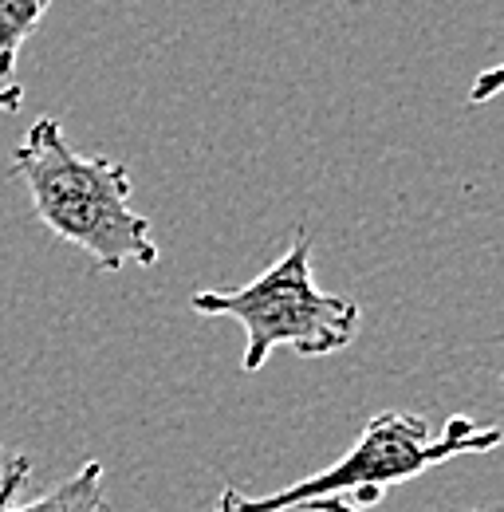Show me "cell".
Wrapping results in <instances>:
<instances>
[{
	"label": "cell",
	"mask_w": 504,
	"mask_h": 512,
	"mask_svg": "<svg viewBox=\"0 0 504 512\" xmlns=\"http://www.w3.org/2000/svg\"><path fill=\"white\" fill-rule=\"evenodd\" d=\"M304 512H375V509H355V505H339V501H323V505H312Z\"/></svg>",
	"instance_id": "52a82bcc"
},
{
	"label": "cell",
	"mask_w": 504,
	"mask_h": 512,
	"mask_svg": "<svg viewBox=\"0 0 504 512\" xmlns=\"http://www.w3.org/2000/svg\"><path fill=\"white\" fill-rule=\"evenodd\" d=\"M48 8L52 0H0V83H12L20 52Z\"/></svg>",
	"instance_id": "5b68a950"
},
{
	"label": "cell",
	"mask_w": 504,
	"mask_h": 512,
	"mask_svg": "<svg viewBox=\"0 0 504 512\" xmlns=\"http://www.w3.org/2000/svg\"><path fill=\"white\" fill-rule=\"evenodd\" d=\"M197 316H229L245 327L241 371L256 375L276 347L296 355H335L351 347L359 331V304L331 296L315 284L312 237L300 229L292 249L276 256L260 276L241 288H205L189 296Z\"/></svg>",
	"instance_id": "3957f363"
},
{
	"label": "cell",
	"mask_w": 504,
	"mask_h": 512,
	"mask_svg": "<svg viewBox=\"0 0 504 512\" xmlns=\"http://www.w3.org/2000/svg\"><path fill=\"white\" fill-rule=\"evenodd\" d=\"M497 446H501V426H477L465 414H453L441 430H434L422 414L382 410L359 430L355 446L339 461L323 465L312 477H300L296 485L264 493V497H249V493L225 485L213 512H304L323 501L371 509L386 489L422 477L426 469H434L441 461L469 457V453H493Z\"/></svg>",
	"instance_id": "7a4b0ae2"
},
{
	"label": "cell",
	"mask_w": 504,
	"mask_h": 512,
	"mask_svg": "<svg viewBox=\"0 0 504 512\" xmlns=\"http://www.w3.org/2000/svg\"><path fill=\"white\" fill-rule=\"evenodd\" d=\"M20 107H24V87L0 83V115H16Z\"/></svg>",
	"instance_id": "8992f818"
},
{
	"label": "cell",
	"mask_w": 504,
	"mask_h": 512,
	"mask_svg": "<svg viewBox=\"0 0 504 512\" xmlns=\"http://www.w3.org/2000/svg\"><path fill=\"white\" fill-rule=\"evenodd\" d=\"M497 83H501V71H489V75L481 79V91H477L473 99H485V95H493V91H497Z\"/></svg>",
	"instance_id": "ba28073f"
},
{
	"label": "cell",
	"mask_w": 504,
	"mask_h": 512,
	"mask_svg": "<svg viewBox=\"0 0 504 512\" xmlns=\"http://www.w3.org/2000/svg\"><path fill=\"white\" fill-rule=\"evenodd\" d=\"M32 461L24 453H8L0 446V512H103V465L99 461H83L75 469V477H67L63 485L48 489L44 497L16 505L12 497H20L24 481H28Z\"/></svg>",
	"instance_id": "277c9868"
},
{
	"label": "cell",
	"mask_w": 504,
	"mask_h": 512,
	"mask_svg": "<svg viewBox=\"0 0 504 512\" xmlns=\"http://www.w3.org/2000/svg\"><path fill=\"white\" fill-rule=\"evenodd\" d=\"M12 170L28 186L32 209L48 233L87 253L95 272L115 276L126 264H158L162 249L154 229L130 201V170L107 154L75 150L52 115H40L24 130L12 150Z\"/></svg>",
	"instance_id": "6da1fadb"
}]
</instances>
